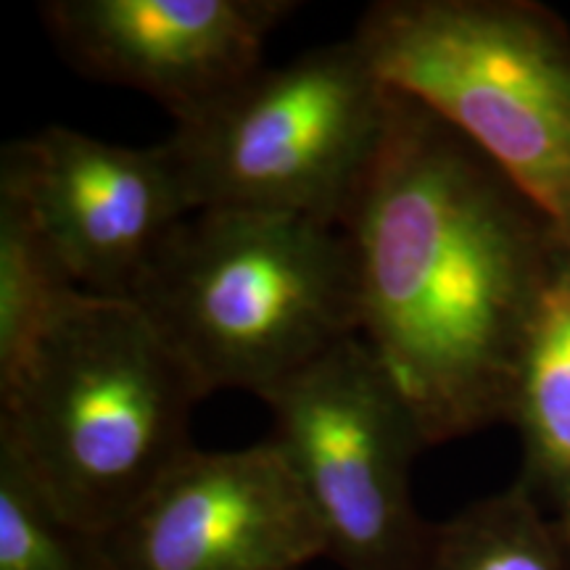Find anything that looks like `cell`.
Wrapping results in <instances>:
<instances>
[{
  "instance_id": "obj_6",
  "label": "cell",
  "mask_w": 570,
  "mask_h": 570,
  "mask_svg": "<svg viewBox=\"0 0 570 570\" xmlns=\"http://www.w3.org/2000/svg\"><path fill=\"white\" fill-rule=\"evenodd\" d=\"M269 441L341 570H423L433 523L412 499V465L428 449L415 412L360 336L269 389Z\"/></svg>"
},
{
  "instance_id": "obj_8",
  "label": "cell",
  "mask_w": 570,
  "mask_h": 570,
  "mask_svg": "<svg viewBox=\"0 0 570 570\" xmlns=\"http://www.w3.org/2000/svg\"><path fill=\"white\" fill-rule=\"evenodd\" d=\"M0 177L17 185L82 294L130 298L169 233L188 217L161 142H106L51 125L11 140Z\"/></svg>"
},
{
  "instance_id": "obj_11",
  "label": "cell",
  "mask_w": 570,
  "mask_h": 570,
  "mask_svg": "<svg viewBox=\"0 0 570 570\" xmlns=\"http://www.w3.org/2000/svg\"><path fill=\"white\" fill-rule=\"evenodd\" d=\"M80 294L17 185L0 177V383L9 381L56 315Z\"/></svg>"
},
{
  "instance_id": "obj_2",
  "label": "cell",
  "mask_w": 570,
  "mask_h": 570,
  "mask_svg": "<svg viewBox=\"0 0 570 570\" xmlns=\"http://www.w3.org/2000/svg\"><path fill=\"white\" fill-rule=\"evenodd\" d=\"M202 399L138 304L80 291L0 383V444L63 518L104 537L194 449Z\"/></svg>"
},
{
  "instance_id": "obj_9",
  "label": "cell",
  "mask_w": 570,
  "mask_h": 570,
  "mask_svg": "<svg viewBox=\"0 0 570 570\" xmlns=\"http://www.w3.org/2000/svg\"><path fill=\"white\" fill-rule=\"evenodd\" d=\"M291 0H48L40 17L77 71L151 96L175 125L262 69Z\"/></svg>"
},
{
  "instance_id": "obj_5",
  "label": "cell",
  "mask_w": 570,
  "mask_h": 570,
  "mask_svg": "<svg viewBox=\"0 0 570 570\" xmlns=\"http://www.w3.org/2000/svg\"><path fill=\"white\" fill-rule=\"evenodd\" d=\"M391 88L354 38L262 67L161 140L190 214H294L341 227L373 167Z\"/></svg>"
},
{
  "instance_id": "obj_12",
  "label": "cell",
  "mask_w": 570,
  "mask_h": 570,
  "mask_svg": "<svg viewBox=\"0 0 570 570\" xmlns=\"http://www.w3.org/2000/svg\"><path fill=\"white\" fill-rule=\"evenodd\" d=\"M423 570H570V537L515 481L433 523Z\"/></svg>"
},
{
  "instance_id": "obj_1",
  "label": "cell",
  "mask_w": 570,
  "mask_h": 570,
  "mask_svg": "<svg viewBox=\"0 0 570 570\" xmlns=\"http://www.w3.org/2000/svg\"><path fill=\"white\" fill-rule=\"evenodd\" d=\"M360 338L425 444L510 423L525 338L566 240L487 156L391 90L373 167L341 223Z\"/></svg>"
},
{
  "instance_id": "obj_4",
  "label": "cell",
  "mask_w": 570,
  "mask_h": 570,
  "mask_svg": "<svg viewBox=\"0 0 570 570\" xmlns=\"http://www.w3.org/2000/svg\"><path fill=\"white\" fill-rule=\"evenodd\" d=\"M391 90L439 114L570 246V30L531 0H377L352 35Z\"/></svg>"
},
{
  "instance_id": "obj_10",
  "label": "cell",
  "mask_w": 570,
  "mask_h": 570,
  "mask_svg": "<svg viewBox=\"0 0 570 570\" xmlns=\"http://www.w3.org/2000/svg\"><path fill=\"white\" fill-rule=\"evenodd\" d=\"M510 423L523 444L520 483L570 537V246L562 244L520 360Z\"/></svg>"
},
{
  "instance_id": "obj_3",
  "label": "cell",
  "mask_w": 570,
  "mask_h": 570,
  "mask_svg": "<svg viewBox=\"0 0 570 570\" xmlns=\"http://www.w3.org/2000/svg\"><path fill=\"white\" fill-rule=\"evenodd\" d=\"M127 302L138 304L204 396L240 389L262 399L360 336L344 230L294 214H188Z\"/></svg>"
},
{
  "instance_id": "obj_13",
  "label": "cell",
  "mask_w": 570,
  "mask_h": 570,
  "mask_svg": "<svg viewBox=\"0 0 570 570\" xmlns=\"http://www.w3.org/2000/svg\"><path fill=\"white\" fill-rule=\"evenodd\" d=\"M0 570H101L98 537L77 529L0 444Z\"/></svg>"
},
{
  "instance_id": "obj_7",
  "label": "cell",
  "mask_w": 570,
  "mask_h": 570,
  "mask_svg": "<svg viewBox=\"0 0 570 570\" xmlns=\"http://www.w3.org/2000/svg\"><path fill=\"white\" fill-rule=\"evenodd\" d=\"M101 570H302L323 533L273 441L183 454L114 529Z\"/></svg>"
}]
</instances>
